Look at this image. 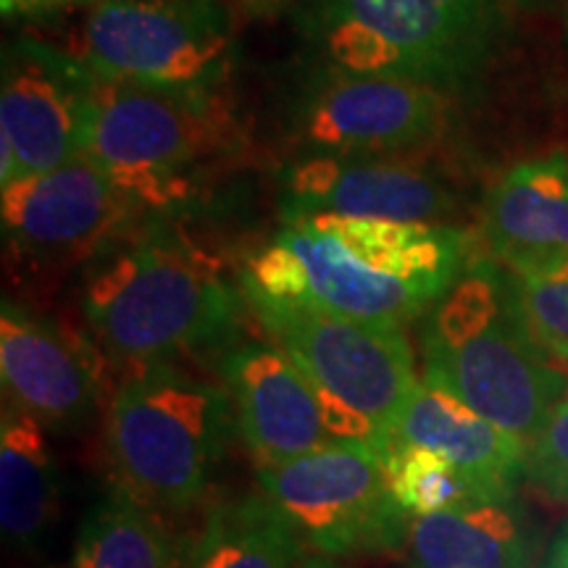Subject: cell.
Here are the masks:
<instances>
[{
	"mask_svg": "<svg viewBox=\"0 0 568 568\" xmlns=\"http://www.w3.org/2000/svg\"><path fill=\"white\" fill-rule=\"evenodd\" d=\"M477 258L474 237L456 224L303 213L282 216L237 282L272 301L403 326L429 314Z\"/></svg>",
	"mask_w": 568,
	"mask_h": 568,
	"instance_id": "6da1fadb",
	"label": "cell"
},
{
	"mask_svg": "<svg viewBox=\"0 0 568 568\" xmlns=\"http://www.w3.org/2000/svg\"><path fill=\"white\" fill-rule=\"evenodd\" d=\"M80 305L103 351L132 368L222 353L247 311L240 282L174 216H145L88 261Z\"/></svg>",
	"mask_w": 568,
	"mask_h": 568,
	"instance_id": "7a4b0ae2",
	"label": "cell"
},
{
	"mask_svg": "<svg viewBox=\"0 0 568 568\" xmlns=\"http://www.w3.org/2000/svg\"><path fill=\"white\" fill-rule=\"evenodd\" d=\"M424 382L531 443L568 393L518 311L506 266L479 258L422 318Z\"/></svg>",
	"mask_w": 568,
	"mask_h": 568,
	"instance_id": "3957f363",
	"label": "cell"
},
{
	"mask_svg": "<svg viewBox=\"0 0 568 568\" xmlns=\"http://www.w3.org/2000/svg\"><path fill=\"white\" fill-rule=\"evenodd\" d=\"M234 429L226 387L166 361L134 368L111 397L105 447L119 487L134 500L184 514L203 500Z\"/></svg>",
	"mask_w": 568,
	"mask_h": 568,
	"instance_id": "277c9868",
	"label": "cell"
},
{
	"mask_svg": "<svg viewBox=\"0 0 568 568\" xmlns=\"http://www.w3.org/2000/svg\"><path fill=\"white\" fill-rule=\"evenodd\" d=\"M237 145L222 98L197 101L95 71L84 159L145 216L180 213Z\"/></svg>",
	"mask_w": 568,
	"mask_h": 568,
	"instance_id": "5b68a950",
	"label": "cell"
},
{
	"mask_svg": "<svg viewBox=\"0 0 568 568\" xmlns=\"http://www.w3.org/2000/svg\"><path fill=\"white\" fill-rule=\"evenodd\" d=\"M80 55L103 77L216 101L234 27L222 0H101L84 19Z\"/></svg>",
	"mask_w": 568,
	"mask_h": 568,
	"instance_id": "8992f818",
	"label": "cell"
},
{
	"mask_svg": "<svg viewBox=\"0 0 568 568\" xmlns=\"http://www.w3.org/2000/svg\"><path fill=\"white\" fill-rule=\"evenodd\" d=\"M305 30L326 67L456 92L474 82L489 38L435 0H314Z\"/></svg>",
	"mask_w": 568,
	"mask_h": 568,
	"instance_id": "52a82bcc",
	"label": "cell"
},
{
	"mask_svg": "<svg viewBox=\"0 0 568 568\" xmlns=\"http://www.w3.org/2000/svg\"><path fill=\"white\" fill-rule=\"evenodd\" d=\"M243 290V287H240ZM255 322L316 389L393 432L418 385L403 326L361 322L314 303L272 301L243 290Z\"/></svg>",
	"mask_w": 568,
	"mask_h": 568,
	"instance_id": "ba28073f",
	"label": "cell"
},
{
	"mask_svg": "<svg viewBox=\"0 0 568 568\" xmlns=\"http://www.w3.org/2000/svg\"><path fill=\"white\" fill-rule=\"evenodd\" d=\"M258 487L318 556L395 550L408 539L410 514L397 506L385 464L372 447L329 445L261 466Z\"/></svg>",
	"mask_w": 568,
	"mask_h": 568,
	"instance_id": "9c48e42d",
	"label": "cell"
},
{
	"mask_svg": "<svg viewBox=\"0 0 568 568\" xmlns=\"http://www.w3.org/2000/svg\"><path fill=\"white\" fill-rule=\"evenodd\" d=\"M447 98L424 82L326 67L295 98L290 134L303 155H408L443 134Z\"/></svg>",
	"mask_w": 568,
	"mask_h": 568,
	"instance_id": "30bf717a",
	"label": "cell"
},
{
	"mask_svg": "<svg viewBox=\"0 0 568 568\" xmlns=\"http://www.w3.org/2000/svg\"><path fill=\"white\" fill-rule=\"evenodd\" d=\"M95 69L42 40L6 45L0 77V187L84 155Z\"/></svg>",
	"mask_w": 568,
	"mask_h": 568,
	"instance_id": "8fae6325",
	"label": "cell"
},
{
	"mask_svg": "<svg viewBox=\"0 0 568 568\" xmlns=\"http://www.w3.org/2000/svg\"><path fill=\"white\" fill-rule=\"evenodd\" d=\"M3 237L19 258L38 266L92 261L145 219L138 205L82 159L0 187Z\"/></svg>",
	"mask_w": 568,
	"mask_h": 568,
	"instance_id": "7c38bea8",
	"label": "cell"
},
{
	"mask_svg": "<svg viewBox=\"0 0 568 568\" xmlns=\"http://www.w3.org/2000/svg\"><path fill=\"white\" fill-rule=\"evenodd\" d=\"M282 216L343 213L447 224L456 195L403 155H301L280 174Z\"/></svg>",
	"mask_w": 568,
	"mask_h": 568,
	"instance_id": "4fadbf2b",
	"label": "cell"
},
{
	"mask_svg": "<svg viewBox=\"0 0 568 568\" xmlns=\"http://www.w3.org/2000/svg\"><path fill=\"white\" fill-rule=\"evenodd\" d=\"M237 432L258 460L276 466L337 445L324 426L316 389L274 343L237 337L219 353Z\"/></svg>",
	"mask_w": 568,
	"mask_h": 568,
	"instance_id": "5bb4252c",
	"label": "cell"
},
{
	"mask_svg": "<svg viewBox=\"0 0 568 568\" xmlns=\"http://www.w3.org/2000/svg\"><path fill=\"white\" fill-rule=\"evenodd\" d=\"M3 400L51 432H82L101 400L95 364L59 326L6 297L0 305Z\"/></svg>",
	"mask_w": 568,
	"mask_h": 568,
	"instance_id": "9a60e30c",
	"label": "cell"
},
{
	"mask_svg": "<svg viewBox=\"0 0 568 568\" xmlns=\"http://www.w3.org/2000/svg\"><path fill=\"white\" fill-rule=\"evenodd\" d=\"M481 226L500 266H521L568 253V153L518 161L485 197Z\"/></svg>",
	"mask_w": 568,
	"mask_h": 568,
	"instance_id": "2e32d148",
	"label": "cell"
},
{
	"mask_svg": "<svg viewBox=\"0 0 568 568\" xmlns=\"http://www.w3.org/2000/svg\"><path fill=\"white\" fill-rule=\"evenodd\" d=\"M389 445L429 447L495 495H516L518 479L527 477L529 447L524 439L429 382H418L408 397Z\"/></svg>",
	"mask_w": 568,
	"mask_h": 568,
	"instance_id": "e0dca14e",
	"label": "cell"
},
{
	"mask_svg": "<svg viewBox=\"0 0 568 568\" xmlns=\"http://www.w3.org/2000/svg\"><path fill=\"white\" fill-rule=\"evenodd\" d=\"M408 548L418 568H535L539 527L516 495L414 516Z\"/></svg>",
	"mask_w": 568,
	"mask_h": 568,
	"instance_id": "ac0fdd59",
	"label": "cell"
},
{
	"mask_svg": "<svg viewBox=\"0 0 568 568\" xmlns=\"http://www.w3.org/2000/svg\"><path fill=\"white\" fill-rule=\"evenodd\" d=\"M61 481L45 426L3 400L0 414V527L9 548L38 556L55 529Z\"/></svg>",
	"mask_w": 568,
	"mask_h": 568,
	"instance_id": "d6986e66",
	"label": "cell"
},
{
	"mask_svg": "<svg viewBox=\"0 0 568 568\" xmlns=\"http://www.w3.org/2000/svg\"><path fill=\"white\" fill-rule=\"evenodd\" d=\"M303 539L264 493L216 503L176 568H297Z\"/></svg>",
	"mask_w": 568,
	"mask_h": 568,
	"instance_id": "ffe728a7",
	"label": "cell"
},
{
	"mask_svg": "<svg viewBox=\"0 0 568 568\" xmlns=\"http://www.w3.org/2000/svg\"><path fill=\"white\" fill-rule=\"evenodd\" d=\"M71 568H176V564L172 542L153 510L116 487L82 518Z\"/></svg>",
	"mask_w": 568,
	"mask_h": 568,
	"instance_id": "44dd1931",
	"label": "cell"
},
{
	"mask_svg": "<svg viewBox=\"0 0 568 568\" xmlns=\"http://www.w3.org/2000/svg\"><path fill=\"white\" fill-rule=\"evenodd\" d=\"M389 493L406 514L426 516L453 510L495 495L479 479L422 445H389L382 456Z\"/></svg>",
	"mask_w": 568,
	"mask_h": 568,
	"instance_id": "7402d4cb",
	"label": "cell"
},
{
	"mask_svg": "<svg viewBox=\"0 0 568 568\" xmlns=\"http://www.w3.org/2000/svg\"><path fill=\"white\" fill-rule=\"evenodd\" d=\"M518 311L550 358L568 366V253L535 264L506 266Z\"/></svg>",
	"mask_w": 568,
	"mask_h": 568,
	"instance_id": "603a6c76",
	"label": "cell"
},
{
	"mask_svg": "<svg viewBox=\"0 0 568 568\" xmlns=\"http://www.w3.org/2000/svg\"><path fill=\"white\" fill-rule=\"evenodd\" d=\"M527 477L552 500L568 506V393L531 437Z\"/></svg>",
	"mask_w": 568,
	"mask_h": 568,
	"instance_id": "cb8c5ba5",
	"label": "cell"
},
{
	"mask_svg": "<svg viewBox=\"0 0 568 568\" xmlns=\"http://www.w3.org/2000/svg\"><path fill=\"white\" fill-rule=\"evenodd\" d=\"M450 13H456L460 21H466L468 27L493 38V24H495V6L493 0H435Z\"/></svg>",
	"mask_w": 568,
	"mask_h": 568,
	"instance_id": "d4e9b609",
	"label": "cell"
},
{
	"mask_svg": "<svg viewBox=\"0 0 568 568\" xmlns=\"http://www.w3.org/2000/svg\"><path fill=\"white\" fill-rule=\"evenodd\" d=\"M0 11L6 19L40 17L48 13V0H0Z\"/></svg>",
	"mask_w": 568,
	"mask_h": 568,
	"instance_id": "484cf974",
	"label": "cell"
},
{
	"mask_svg": "<svg viewBox=\"0 0 568 568\" xmlns=\"http://www.w3.org/2000/svg\"><path fill=\"white\" fill-rule=\"evenodd\" d=\"M539 568H568V524L558 531V537L552 539L548 556H545Z\"/></svg>",
	"mask_w": 568,
	"mask_h": 568,
	"instance_id": "4316f807",
	"label": "cell"
},
{
	"mask_svg": "<svg viewBox=\"0 0 568 568\" xmlns=\"http://www.w3.org/2000/svg\"><path fill=\"white\" fill-rule=\"evenodd\" d=\"M290 0H237V6L251 17H266V13H274L287 6Z\"/></svg>",
	"mask_w": 568,
	"mask_h": 568,
	"instance_id": "83f0119b",
	"label": "cell"
},
{
	"mask_svg": "<svg viewBox=\"0 0 568 568\" xmlns=\"http://www.w3.org/2000/svg\"><path fill=\"white\" fill-rule=\"evenodd\" d=\"M101 0H48V11H63V9H80V6H95Z\"/></svg>",
	"mask_w": 568,
	"mask_h": 568,
	"instance_id": "f1b7e54d",
	"label": "cell"
},
{
	"mask_svg": "<svg viewBox=\"0 0 568 568\" xmlns=\"http://www.w3.org/2000/svg\"><path fill=\"white\" fill-rule=\"evenodd\" d=\"M297 568H343V566H339L335 558L318 556V552H316V556H305L303 564L297 566Z\"/></svg>",
	"mask_w": 568,
	"mask_h": 568,
	"instance_id": "f546056e",
	"label": "cell"
},
{
	"mask_svg": "<svg viewBox=\"0 0 568 568\" xmlns=\"http://www.w3.org/2000/svg\"><path fill=\"white\" fill-rule=\"evenodd\" d=\"M514 3H518V6H527V9H535V6L542 3V0H514Z\"/></svg>",
	"mask_w": 568,
	"mask_h": 568,
	"instance_id": "4dcf8cb0",
	"label": "cell"
}]
</instances>
